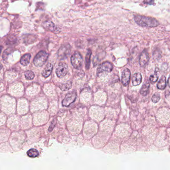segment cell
Instances as JSON below:
<instances>
[{"label":"cell","mask_w":170,"mask_h":170,"mask_svg":"<svg viewBox=\"0 0 170 170\" xmlns=\"http://www.w3.org/2000/svg\"><path fill=\"white\" fill-rule=\"evenodd\" d=\"M113 69V65L110 62H103L101 63L97 70V74H100L104 72H110Z\"/></svg>","instance_id":"ba28073f"},{"label":"cell","mask_w":170,"mask_h":170,"mask_svg":"<svg viewBox=\"0 0 170 170\" xmlns=\"http://www.w3.org/2000/svg\"><path fill=\"white\" fill-rule=\"evenodd\" d=\"M157 87L159 90H164L166 87V78L164 76H162L158 82Z\"/></svg>","instance_id":"2e32d148"},{"label":"cell","mask_w":170,"mask_h":170,"mask_svg":"<svg viewBox=\"0 0 170 170\" xmlns=\"http://www.w3.org/2000/svg\"><path fill=\"white\" fill-rule=\"evenodd\" d=\"M161 68L163 71L166 70L168 69V64L167 63H163L161 66Z\"/></svg>","instance_id":"83f0119b"},{"label":"cell","mask_w":170,"mask_h":170,"mask_svg":"<svg viewBox=\"0 0 170 170\" xmlns=\"http://www.w3.org/2000/svg\"><path fill=\"white\" fill-rule=\"evenodd\" d=\"M24 142V138L21 137V135L16 134V135H14L12 137H11L10 142L14 151L18 152L21 150V148L23 146Z\"/></svg>","instance_id":"7a4b0ae2"},{"label":"cell","mask_w":170,"mask_h":170,"mask_svg":"<svg viewBox=\"0 0 170 170\" xmlns=\"http://www.w3.org/2000/svg\"><path fill=\"white\" fill-rule=\"evenodd\" d=\"M2 68H3V65H2V64L0 63V70L2 69Z\"/></svg>","instance_id":"4dcf8cb0"},{"label":"cell","mask_w":170,"mask_h":170,"mask_svg":"<svg viewBox=\"0 0 170 170\" xmlns=\"http://www.w3.org/2000/svg\"><path fill=\"white\" fill-rule=\"evenodd\" d=\"M158 78H159V75H158V69L156 68V70L155 71L154 74L151 75L150 77V81L151 83H154L157 81Z\"/></svg>","instance_id":"7402d4cb"},{"label":"cell","mask_w":170,"mask_h":170,"mask_svg":"<svg viewBox=\"0 0 170 170\" xmlns=\"http://www.w3.org/2000/svg\"><path fill=\"white\" fill-rule=\"evenodd\" d=\"M13 151L10 144L8 142H5L0 145V152H12Z\"/></svg>","instance_id":"7c38bea8"},{"label":"cell","mask_w":170,"mask_h":170,"mask_svg":"<svg viewBox=\"0 0 170 170\" xmlns=\"http://www.w3.org/2000/svg\"><path fill=\"white\" fill-rule=\"evenodd\" d=\"M68 71L67 65L64 62H61L57 67L56 73L59 78H62L67 75Z\"/></svg>","instance_id":"8992f818"},{"label":"cell","mask_w":170,"mask_h":170,"mask_svg":"<svg viewBox=\"0 0 170 170\" xmlns=\"http://www.w3.org/2000/svg\"><path fill=\"white\" fill-rule=\"evenodd\" d=\"M42 25L46 30L54 32L55 34H58L60 32V29L51 21H45L43 23Z\"/></svg>","instance_id":"9c48e42d"},{"label":"cell","mask_w":170,"mask_h":170,"mask_svg":"<svg viewBox=\"0 0 170 170\" xmlns=\"http://www.w3.org/2000/svg\"><path fill=\"white\" fill-rule=\"evenodd\" d=\"M160 95L158 93H156L155 94L153 95V96L152 97V101L154 103H158L160 99Z\"/></svg>","instance_id":"d4e9b609"},{"label":"cell","mask_w":170,"mask_h":170,"mask_svg":"<svg viewBox=\"0 0 170 170\" xmlns=\"http://www.w3.org/2000/svg\"><path fill=\"white\" fill-rule=\"evenodd\" d=\"M30 57H31V55L30 54H26L23 55L21 59L20 62L21 64L23 66L27 65L30 61Z\"/></svg>","instance_id":"e0dca14e"},{"label":"cell","mask_w":170,"mask_h":170,"mask_svg":"<svg viewBox=\"0 0 170 170\" xmlns=\"http://www.w3.org/2000/svg\"><path fill=\"white\" fill-rule=\"evenodd\" d=\"M71 47L70 45L66 44L61 47L57 52V55L60 59H64L70 54Z\"/></svg>","instance_id":"5b68a950"},{"label":"cell","mask_w":170,"mask_h":170,"mask_svg":"<svg viewBox=\"0 0 170 170\" xmlns=\"http://www.w3.org/2000/svg\"><path fill=\"white\" fill-rule=\"evenodd\" d=\"M130 76H131V73L130 70L127 68L124 69L123 71L122 72V79H121V81L123 85L125 86H128L130 82Z\"/></svg>","instance_id":"30bf717a"},{"label":"cell","mask_w":170,"mask_h":170,"mask_svg":"<svg viewBox=\"0 0 170 170\" xmlns=\"http://www.w3.org/2000/svg\"><path fill=\"white\" fill-rule=\"evenodd\" d=\"M153 56H154V58H157L159 59L161 57V53L160 52H159V51H155L154 52V53H153Z\"/></svg>","instance_id":"484cf974"},{"label":"cell","mask_w":170,"mask_h":170,"mask_svg":"<svg viewBox=\"0 0 170 170\" xmlns=\"http://www.w3.org/2000/svg\"><path fill=\"white\" fill-rule=\"evenodd\" d=\"M52 69H53L52 64L50 63H48L42 72L43 76L45 78H47L48 76H49L51 73Z\"/></svg>","instance_id":"5bb4252c"},{"label":"cell","mask_w":170,"mask_h":170,"mask_svg":"<svg viewBox=\"0 0 170 170\" xmlns=\"http://www.w3.org/2000/svg\"><path fill=\"white\" fill-rule=\"evenodd\" d=\"M149 88H150V83L148 81V80H147L144 83L143 85L140 90V94L143 96H146L149 93Z\"/></svg>","instance_id":"9a60e30c"},{"label":"cell","mask_w":170,"mask_h":170,"mask_svg":"<svg viewBox=\"0 0 170 170\" xmlns=\"http://www.w3.org/2000/svg\"><path fill=\"white\" fill-rule=\"evenodd\" d=\"M92 55V51L90 49L88 50L87 54L86 55V61H85V64H86V69H89L90 67V57Z\"/></svg>","instance_id":"ac0fdd59"},{"label":"cell","mask_w":170,"mask_h":170,"mask_svg":"<svg viewBox=\"0 0 170 170\" xmlns=\"http://www.w3.org/2000/svg\"><path fill=\"white\" fill-rule=\"evenodd\" d=\"M55 124H56V121L54 119V120H53L52 121L50 125L49 128V130H48L49 131H51L53 130V128H54V126H55Z\"/></svg>","instance_id":"4316f807"},{"label":"cell","mask_w":170,"mask_h":170,"mask_svg":"<svg viewBox=\"0 0 170 170\" xmlns=\"http://www.w3.org/2000/svg\"><path fill=\"white\" fill-rule=\"evenodd\" d=\"M36 37L32 35H27L24 38V42L27 44H31L36 41Z\"/></svg>","instance_id":"44dd1931"},{"label":"cell","mask_w":170,"mask_h":170,"mask_svg":"<svg viewBox=\"0 0 170 170\" xmlns=\"http://www.w3.org/2000/svg\"><path fill=\"white\" fill-rule=\"evenodd\" d=\"M13 51H14V49L13 48H9L5 50V51H4L3 55V59H4V60H7L9 55L11 53H12Z\"/></svg>","instance_id":"603a6c76"},{"label":"cell","mask_w":170,"mask_h":170,"mask_svg":"<svg viewBox=\"0 0 170 170\" xmlns=\"http://www.w3.org/2000/svg\"><path fill=\"white\" fill-rule=\"evenodd\" d=\"M149 60V54L145 50L142 52L139 57V64L141 67H144L147 64Z\"/></svg>","instance_id":"8fae6325"},{"label":"cell","mask_w":170,"mask_h":170,"mask_svg":"<svg viewBox=\"0 0 170 170\" xmlns=\"http://www.w3.org/2000/svg\"><path fill=\"white\" fill-rule=\"evenodd\" d=\"M77 97L76 93L75 92L68 93L64 99L62 101V105L64 106H68L76 100Z\"/></svg>","instance_id":"52a82bcc"},{"label":"cell","mask_w":170,"mask_h":170,"mask_svg":"<svg viewBox=\"0 0 170 170\" xmlns=\"http://www.w3.org/2000/svg\"><path fill=\"white\" fill-rule=\"evenodd\" d=\"M2 49H3V46H0V54H1V53Z\"/></svg>","instance_id":"f546056e"},{"label":"cell","mask_w":170,"mask_h":170,"mask_svg":"<svg viewBox=\"0 0 170 170\" xmlns=\"http://www.w3.org/2000/svg\"><path fill=\"white\" fill-rule=\"evenodd\" d=\"M168 85L169 87L170 88V76L168 78Z\"/></svg>","instance_id":"f1b7e54d"},{"label":"cell","mask_w":170,"mask_h":170,"mask_svg":"<svg viewBox=\"0 0 170 170\" xmlns=\"http://www.w3.org/2000/svg\"><path fill=\"white\" fill-rule=\"evenodd\" d=\"M25 77L27 79L32 80L34 77V74L32 71H27L25 72Z\"/></svg>","instance_id":"cb8c5ba5"},{"label":"cell","mask_w":170,"mask_h":170,"mask_svg":"<svg viewBox=\"0 0 170 170\" xmlns=\"http://www.w3.org/2000/svg\"><path fill=\"white\" fill-rule=\"evenodd\" d=\"M72 86V84L71 82H67L65 83L61 84L59 86L60 89L63 91H66L69 90V89H71Z\"/></svg>","instance_id":"d6986e66"},{"label":"cell","mask_w":170,"mask_h":170,"mask_svg":"<svg viewBox=\"0 0 170 170\" xmlns=\"http://www.w3.org/2000/svg\"><path fill=\"white\" fill-rule=\"evenodd\" d=\"M142 77L141 73H137L133 75V77L132 79V84L134 86H137L140 85L141 83Z\"/></svg>","instance_id":"4fadbf2b"},{"label":"cell","mask_w":170,"mask_h":170,"mask_svg":"<svg viewBox=\"0 0 170 170\" xmlns=\"http://www.w3.org/2000/svg\"><path fill=\"white\" fill-rule=\"evenodd\" d=\"M71 63L73 67L76 69H79L83 64V57L80 52H75L71 59Z\"/></svg>","instance_id":"277c9868"},{"label":"cell","mask_w":170,"mask_h":170,"mask_svg":"<svg viewBox=\"0 0 170 170\" xmlns=\"http://www.w3.org/2000/svg\"><path fill=\"white\" fill-rule=\"evenodd\" d=\"M134 20L137 25L142 27H157L159 25V21L156 19L148 16L137 15L135 16Z\"/></svg>","instance_id":"6da1fadb"},{"label":"cell","mask_w":170,"mask_h":170,"mask_svg":"<svg viewBox=\"0 0 170 170\" xmlns=\"http://www.w3.org/2000/svg\"><path fill=\"white\" fill-rule=\"evenodd\" d=\"M48 56V53L44 51H41L37 53L34 59V64L37 67L42 66L47 60Z\"/></svg>","instance_id":"3957f363"},{"label":"cell","mask_w":170,"mask_h":170,"mask_svg":"<svg viewBox=\"0 0 170 170\" xmlns=\"http://www.w3.org/2000/svg\"><path fill=\"white\" fill-rule=\"evenodd\" d=\"M27 155L30 158H36L39 155V152L36 149H30L27 152Z\"/></svg>","instance_id":"ffe728a7"}]
</instances>
